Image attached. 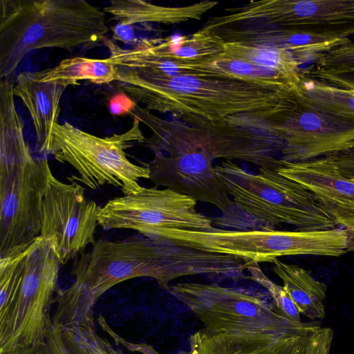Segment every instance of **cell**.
I'll list each match as a JSON object with an SVG mask.
<instances>
[{
	"mask_svg": "<svg viewBox=\"0 0 354 354\" xmlns=\"http://www.w3.org/2000/svg\"><path fill=\"white\" fill-rule=\"evenodd\" d=\"M117 67L118 86L135 102L192 126L243 129L280 140L277 127L296 101L295 90L226 77H168Z\"/></svg>",
	"mask_w": 354,
	"mask_h": 354,
	"instance_id": "cell-1",
	"label": "cell"
},
{
	"mask_svg": "<svg viewBox=\"0 0 354 354\" xmlns=\"http://www.w3.org/2000/svg\"><path fill=\"white\" fill-rule=\"evenodd\" d=\"M108 31L106 13L85 0H1V79L10 80L32 50L91 48Z\"/></svg>",
	"mask_w": 354,
	"mask_h": 354,
	"instance_id": "cell-2",
	"label": "cell"
},
{
	"mask_svg": "<svg viewBox=\"0 0 354 354\" xmlns=\"http://www.w3.org/2000/svg\"><path fill=\"white\" fill-rule=\"evenodd\" d=\"M215 175L232 204L212 225L236 230H275L289 224L299 230L337 227L319 200L299 183L276 169L259 168L250 173L232 160L214 165Z\"/></svg>",
	"mask_w": 354,
	"mask_h": 354,
	"instance_id": "cell-3",
	"label": "cell"
},
{
	"mask_svg": "<svg viewBox=\"0 0 354 354\" xmlns=\"http://www.w3.org/2000/svg\"><path fill=\"white\" fill-rule=\"evenodd\" d=\"M74 282L57 291L54 299L53 324L62 328L71 326L95 328L94 306L109 289L136 277L155 279L167 290L165 270L160 241L142 234L122 241L98 240L82 252L72 266Z\"/></svg>",
	"mask_w": 354,
	"mask_h": 354,
	"instance_id": "cell-4",
	"label": "cell"
},
{
	"mask_svg": "<svg viewBox=\"0 0 354 354\" xmlns=\"http://www.w3.org/2000/svg\"><path fill=\"white\" fill-rule=\"evenodd\" d=\"M35 159L13 99L0 103V257L28 248L40 235L43 199L51 173Z\"/></svg>",
	"mask_w": 354,
	"mask_h": 354,
	"instance_id": "cell-5",
	"label": "cell"
},
{
	"mask_svg": "<svg viewBox=\"0 0 354 354\" xmlns=\"http://www.w3.org/2000/svg\"><path fill=\"white\" fill-rule=\"evenodd\" d=\"M254 263L290 255L339 257L348 252L350 233L343 227L321 230L167 229L149 236Z\"/></svg>",
	"mask_w": 354,
	"mask_h": 354,
	"instance_id": "cell-6",
	"label": "cell"
},
{
	"mask_svg": "<svg viewBox=\"0 0 354 354\" xmlns=\"http://www.w3.org/2000/svg\"><path fill=\"white\" fill-rule=\"evenodd\" d=\"M140 123L134 117L129 130L105 138L87 133L67 122L58 123L41 152L75 169L79 176L68 177L70 181L80 182L93 189L109 184L119 187L124 195L136 194L142 188L138 180L149 179L150 171L146 166L131 162L124 150L145 141Z\"/></svg>",
	"mask_w": 354,
	"mask_h": 354,
	"instance_id": "cell-7",
	"label": "cell"
},
{
	"mask_svg": "<svg viewBox=\"0 0 354 354\" xmlns=\"http://www.w3.org/2000/svg\"><path fill=\"white\" fill-rule=\"evenodd\" d=\"M185 304L212 333L306 334L319 322H295L281 315L259 294L218 283H177L167 290Z\"/></svg>",
	"mask_w": 354,
	"mask_h": 354,
	"instance_id": "cell-8",
	"label": "cell"
},
{
	"mask_svg": "<svg viewBox=\"0 0 354 354\" xmlns=\"http://www.w3.org/2000/svg\"><path fill=\"white\" fill-rule=\"evenodd\" d=\"M134 117L153 132L142 144L155 154L201 151L213 160H239L259 168L277 169L281 165L277 142L265 136L237 129L192 126L177 120H166L136 105Z\"/></svg>",
	"mask_w": 354,
	"mask_h": 354,
	"instance_id": "cell-9",
	"label": "cell"
},
{
	"mask_svg": "<svg viewBox=\"0 0 354 354\" xmlns=\"http://www.w3.org/2000/svg\"><path fill=\"white\" fill-rule=\"evenodd\" d=\"M61 265L50 241L39 236L30 244L17 300L0 324V354H26L45 339Z\"/></svg>",
	"mask_w": 354,
	"mask_h": 354,
	"instance_id": "cell-10",
	"label": "cell"
},
{
	"mask_svg": "<svg viewBox=\"0 0 354 354\" xmlns=\"http://www.w3.org/2000/svg\"><path fill=\"white\" fill-rule=\"evenodd\" d=\"M217 27H282L348 37L354 35V0H261L226 8Z\"/></svg>",
	"mask_w": 354,
	"mask_h": 354,
	"instance_id": "cell-11",
	"label": "cell"
},
{
	"mask_svg": "<svg viewBox=\"0 0 354 354\" xmlns=\"http://www.w3.org/2000/svg\"><path fill=\"white\" fill-rule=\"evenodd\" d=\"M197 201L171 189L143 187L136 193L109 201L98 213L104 230L129 229L149 237L167 229L205 230L212 218L198 212Z\"/></svg>",
	"mask_w": 354,
	"mask_h": 354,
	"instance_id": "cell-12",
	"label": "cell"
},
{
	"mask_svg": "<svg viewBox=\"0 0 354 354\" xmlns=\"http://www.w3.org/2000/svg\"><path fill=\"white\" fill-rule=\"evenodd\" d=\"M100 207L86 198L77 182L64 183L50 174L42 204L39 236L50 241L62 265L95 242Z\"/></svg>",
	"mask_w": 354,
	"mask_h": 354,
	"instance_id": "cell-13",
	"label": "cell"
},
{
	"mask_svg": "<svg viewBox=\"0 0 354 354\" xmlns=\"http://www.w3.org/2000/svg\"><path fill=\"white\" fill-rule=\"evenodd\" d=\"M296 97L277 130L283 143V162L306 161L354 147V118L324 111Z\"/></svg>",
	"mask_w": 354,
	"mask_h": 354,
	"instance_id": "cell-14",
	"label": "cell"
},
{
	"mask_svg": "<svg viewBox=\"0 0 354 354\" xmlns=\"http://www.w3.org/2000/svg\"><path fill=\"white\" fill-rule=\"evenodd\" d=\"M145 166L149 179L158 187H165L209 203L225 213L232 204L214 171L213 160L201 151L157 155Z\"/></svg>",
	"mask_w": 354,
	"mask_h": 354,
	"instance_id": "cell-15",
	"label": "cell"
},
{
	"mask_svg": "<svg viewBox=\"0 0 354 354\" xmlns=\"http://www.w3.org/2000/svg\"><path fill=\"white\" fill-rule=\"evenodd\" d=\"M225 42L263 46L290 53L301 65L351 41L348 37L319 35L282 27L226 26L212 30Z\"/></svg>",
	"mask_w": 354,
	"mask_h": 354,
	"instance_id": "cell-16",
	"label": "cell"
},
{
	"mask_svg": "<svg viewBox=\"0 0 354 354\" xmlns=\"http://www.w3.org/2000/svg\"><path fill=\"white\" fill-rule=\"evenodd\" d=\"M311 332L212 333L203 329L190 336L189 350L179 354H307Z\"/></svg>",
	"mask_w": 354,
	"mask_h": 354,
	"instance_id": "cell-17",
	"label": "cell"
},
{
	"mask_svg": "<svg viewBox=\"0 0 354 354\" xmlns=\"http://www.w3.org/2000/svg\"><path fill=\"white\" fill-rule=\"evenodd\" d=\"M68 86L59 82L38 81L32 72H21L17 76L13 94L30 113L40 152L48 145L55 125L59 123L60 100Z\"/></svg>",
	"mask_w": 354,
	"mask_h": 354,
	"instance_id": "cell-18",
	"label": "cell"
},
{
	"mask_svg": "<svg viewBox=\"0 0 354 354\" xmlns=\"http://www.w3.org/2000/svg\"><path fill=\"white\" fill-rule=\"evenodd\" d=\"M277 171L308 189L321 203H354V179L342 175L328 156L302 162L282 161Z\"/></svg>",
	"mask_w": 354,
	"mask_h": 354,
	"instance_id": "cell-19",
	"label": "cell"
},
{
	"mask_svg": "<svg viewBox=\"0 0 354 354\" xmlns=\"http://www.w3.org/2000/svg\"><path fill=\"white\" fill-rule=\"evenodd\" d=\"M225 41L216 32L202 28L190 35H172L163 39H142L131 49L156 58L186 62H206L221 57Z\"/></svg>",
	"mask_w": 354,
	"mask_h": 354,
	"instance_id": "cell-20",
	"label": "cell"
},
{
	"mask_svg": "<svg viewBox=\"0 0 354 354\" xmlns=\"http://www.w3.org/2000/svg\"><path fill=\"white\" fill-rule=\"evenodd\" d=\"M218 1H203L188 6H165L141 0H114L104 8V12L119 22L133 25L155 22L176 24L200 20Z\"/></svg>",
	"mask_w": 354,
	"mask_h": 354,
	"instance_id": "cell-21",
	"label": "cell"
},
{
	"mask_svg": "<svg viewBox=\"0 0 354 354\" xmlns=\"http://www.w3.org/2000/svg\"><path fill=\"white\" fill-rule=\"evenodd\" d=\"M273 272L281 279L301 314L310 320L325 317L324 300L326 285L315 279L305 269L284 263L278 259L272 262Z\"/></svg>",
	"mask_w": 354,
	"mask_h": 354,
	"instance_id": "cell-22",
	"label": "cell"
},
{
	"mask_svg": "<svg viewBox=\"0 0 354 354\" xmlns=\"http://www.w3.org/2000/svg\"><path fill=\"white\" fill-rule=\"evenodd\" d=\"M32 75L40 82H59L68 86L77 85L82 80L106 84L116 81L118 67L108 58L75 57L62 60L53 68L32 72Z\"/></svg>",
	"mask_w": 354,
	"mask_h": 354,
	"instance_id": "cell-23",
	"label": "cell"
},
{
	"mask_svg": "<svg viewBox=\"0 0 354 354\" xmlns=\"http://www.w3.org/2000/svg\"><path fill=\"white\" fill-rule=\"evenodd\" d=\"M216 77H226L278 88L294 90L299 77L249 62L219 57L204 62Z\"/></svg>",
	"mask_w": 354,
	"mask_h": 354,
	"instance_id": "cell-24",
	"label": "cell"
},
{
	"mask_svg": "<svg viewBox=\"0 0 354 354\" xmlns=\"http://www.w3.org/2000/svg\"><path fill=\"white\" fill-rule=\"evenodd\" d=\"M295 92L305 102L331 113L354 118V91L304 76L299 72Z\"/></svg>",
	"mask_w": 354,
	"mask_h": 354,
	"instance_id": "cell-25",
	"label": "cell"
},
{
	"mask_svg": "<svg viewBox=\"0 0 354 354\" xmlns=\"http://www.w3.org/2000/svg\"><path fill=\"white\" fill-rule=\"evenodd\" d=\"M222 57L241 59L290 74H297L301 64L288 52L268 46L225 42Z\"/></svg>",
	"mask_w": 354,
	"mask_h": 354,
	"instance_id": "cell-26",
	"label": "cell"
},
{
	"mask_svg": "<svg viewBox=\"0 0 354 354\" xmlns=\"http://www.w3.org/2000/svg\"><path fill=\"white\" fill-rule=\"evenodd\" d=\"M30 245L19 252L0 257V324L8 318L17 300Z\"/></svg>",
	"mask_w": 354,
	"mask_h": 354,
	"instance_id": "cell-27",
	"label": "cell"
},
{
	"mask_svg": "<svg viewBox=\"0 0 354 354\" xmlns=\"http://www.w3.org/2000/svg\"><path fill=\"white\" fill-rule=\"evenodd\" d=\"M62 328L75 354H124L100 336L95 328L71 326Z\"/></svg>",
	"mask_w": 354,
	"mask_h": 354,
	"instance_id": "cell-28",
	"label": "cell"
},
{
	"mask_svg": "<svg viewBox=\"0 0 354 354\" xmlns=\"http://www.w3.org/2000/svg\"><path fill=\"white\" fill-rule=\"evenodd\" d=\"M247 270L250 273L251 280L267 290L281 315L295 322H301V313L298 308L283 286L270 279L262 271L258 263L251 262Z\"/></svg>",
	"mask_w": 354,
	"mask_h": 354,
	"instance_id": "cell-29",
	"label": "cell"
},
{
	"mask_svg": "<svg viewBox=\"0 0 354 354\" xmlns=\"http://www.w3.org/2000/svg\"><path fill=\"white\" fill-rule=\"evenodd\" d=\"M299 72L305 77L323 83L354 91V68L321 69L310 67Z\"/></svg>",
	"mask_w": 354,
	"mask_h": 354,
	"instance_id": "cell-30",
	"label": "cell"
},
{
	"mask_svg": "<svg viewBox=\"0 0 354 354\" xmlns=\"http://www.w3.org/2000/svg\"><path fill=\"white\" fill-rule=\"evenodd\" d=\"M314 63L311 67L321 69L354 68V42L328 51Z\"/></svg>",
	"mask_w": 354,
	"mask_h": 354,
	"instance_id": "cell-31",
	"label": "cell"
},
{
	"mask_svg": "<svg viewBox=\"0 0 354 354\" xmlns=\"http://www.w3.org/2000/svg\"><path fill=\"white\" fill-rule=\"evenodd\" d=\"M26 354H75L61 327L53 325L45 339Z\"/></svg>",
	"mask_w": 354,
	"mask_h": 354,
	"instance_id": "cell-32",
	"label": "cell"
},
{
	"mask_svg": "<svg viewBox=\"0 0 354 354\" xmlns=\"http://www.w3.org/2000/svg\"><path fill=\"white\" fill-rule=\"evenodd\" d=\"M334 219L349 233H354V203H322Z\"/></svg>",
	"mask_w": 354,
	"mask_h": 354,
	"instance_id": "cell-33",
	"label": "cell"
},
{
	"mask_svg": "<svg viewBox=\"0 0 354 354\" xmlns=\"http://www.w3.org/2000/svg\"><path fill=\"white\" fill-rule=\"evenodd\" d=\"M333 331L329 327H319L312 331L308 339L307 354H330Z\"/></svg>",
	"mask_w": 354,
	"mask_h": 354,
	"instance_id": "cell-34",
	"label": "cell"
},
{
	"mask_svg": "<svg viewBox=\"0 0 354 354\" xmlns=\"http://www.w3.org/2000/svg\"><path fill=\"white\" fill-rule=\"evenodd\" d=\"M328 156L330 157L342 175L354 179V147Z\"/></svg>",
	"mask_w": 354,
	"mask_h": 354,
	"instance_id": "cell-35",
	"label": "cell"
},
{
	"mask_svg": "<svg viewBox=\"0 0 354 354\" xmlns=\"http://www.w3.org/2000/svg\"><path fill=\"white\" fill-rule=\"evenodd\" d=\"M136 102L130 96L124 93H120L113 95L109 102L110 113L114 115H122L131 113L134 109Z\"/></svg>",
	"mask_w": 354,
	"mask_h": 354,
	"instance_id": "cell-36",
	"label": "cell"
},
{
	"mask_svg": "<svg viewBox=\"0 0 354 354\" xmlns=\"http://www.w3.org/2000/svg\"><path fill=\"white\" fill-rule=\"evenodd\" d=\"M113 38L124 44H131L136 40L133 25L118 22L113 28Z\"/></svg>",
	"mask_w": 354,
	"mask_h": 354,
	"instance_id": "cell-37",
	"label": "cell"
}]
</instances>
